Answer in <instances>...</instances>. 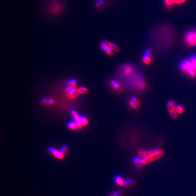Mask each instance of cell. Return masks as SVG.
Here are the masks:
<instances>
[{
  "mask_svg": "<svg viewBox=\"0 0 196 196\" xmlns=\"http://www.w3.org/2000/svg\"><path fill=\"white\" fill-rule=\"evenodd\" d=\"M48 4V12L52 16L58 15L62 13L65 7V4L62 0H51Z\"/></svg>",
  "mask_w": 196,
  "mask_h": 196,
  "instance_id": "obj_1",
  "label": "cell"
},
{
  "mask_svg": "<svg viewBox=\"0 0 196 196\" xmlns=\"http://www.w3.org/2000/svg\"><path fill=\"white\" fill-rule=\"evenodd\" d=\"M181 69L182 71L188 74V75L192 78H194L196 76V70L190 61L185 60L182 62Z\"/></svg>",
  "mask_w": 196,
  "mask_h": 196,
  "instance_id": "obj_2",
  "label": "cell"
},
{
  "mask_svg": "<svg viewBox=\"0 0 196 196\" xmlns=\"http://www.w3.org/2000/svg\"><path fill=\"white\" fill-rule=\"evenodd\" d=\"M186 43L191 46H196V30H190L186 34Z\"/></svg>",
  "mask_w": 196,
  "mask_h": 196,
  "instance_id": "obj_3",
  "label": "cell"
},
{
  "mask_svg": "<svg viewBox=\"0 0 196 196\" xmlns=\"http://www.w3.org/2000/svg\"><path fill=\"white\" fill-rule=\"evenodd\" d=\"M48 150L52 156L58 160H62L65 158V154L61 150H56L53 148H49Z\"/></svg>",
  "mask_w": 196,
  "mask_h": 196,
  "instance_id": "obj_4",
  "label": "cell"
},
{
  "mask_svg": "<svg viewBox=\"0 0 196 196\" xmlns=\"http://www.w3.org/2000/svg\"><path fill=\"white\" fill-rule=\"evenodd\" d=\"M74 118L76 120V124L78 126V128L81 129L83 126H86L88 124V120L87 118L85 117L79 116L77 115L74 116Z\"/></svg>",
  "mask_w": 196,
  "mask_h": 196,
  "instance_id": "obj_5",
  "label": "cell"
},
{
  "mask_svg": "<svg viewBox=\"0 0 196 196\" xmlns=\"http://www.w3.org/2000/svg\"><path fill=\"white\" fill-rule=\"evenodd\" d=\"M66 91L68 97L70 99H73L75 98L80 94L77 89L73 88L71 86H70L67 88Z\"/></svg>",
  "mask_w": 196,
  "mask_h": 196,
  "instance_id": "obj_6",
  "label": "cell"
},
{
  "mask_svg": "<svg viewBox=\"0 0 196 196\" xmlns=\"http://www.w3.org/2000/svg\"><path fill=\"white\" fill-rule=\"evenodd\" d=\"M100 47L101 50L105 51L108 55H110V56H113L114 55L112 50L109 47V46L107 45L106 41H103L100 45Z\"/></svg>",
  "mask_w": 196,
  "mask_h": 196,
  "instance_id": "obj_7",
  "label": "cell"
},
{
  "mask_svg": "<svg viewBox=\"0 0 196 196\" xmlns=\"http://www.w3.org/2000/svg\"><path fill=\"white\" fill-rule=\"evenodd\" d=\"M114 182L116 185L121 187H125L126 185V180L124 179L123 177L120 175H117L114 178Z\"/></svg>",
  "mask_w": 196,
  "mask_h": 196,
  "instance_id": "obj_8",
  "label": "cell"
},
{
  "mask_svg": "<svg viewBox=\"0 0 196 196\" xmlns=\"http://www.w3.org/2000/svg\"><path fill=\"white\" fill-rule=\"evenodd\" d=\"M140 102L139 99L135 97H133L131 98V100L130 102V106L133 109H138V106L140 105Z\"/></svg>",
  "mask_w": 196,
  "mask_h": 196,
  "instance_id": "obj_9",
  "label": "cell"
},
{
  "mask_svg": "<svg viewBox=\"0 0 196 196\" xmlns=\"http://www.w3.org/2000/svg\"><path fill=\"white\" fill-rule=\"evenodd\" d=\"M110 85L112 86L113 88L114 89L118 91H122L123 90V89L121 87V86H120L119 84L116 81H111L110 82Z\"/></svg>",
  "mask_w": 196,
  "mask_h": 196,
  "instance_id": "obj_10",
  "label": "cell"
},
{
  "mask_svg": "<svg viewBox=\"0 0 196 196\" xmlns=\"http://www.w3.org/2000/svg\"><path fill=\"white\" fill-rule=\"evenodd\" d=\"M106 43L107 45L109 46V47L113 50V51H115V52H119L120 50V49L118 47V46H117L116 45L110 42H108L106 41Z\"/></svg>",
  "mask_w": 196,
  "mask_h": 196,
  "instance_id": "obj_11",
  "label": "cell"
},
{
  "mask_svg": "<svg viewBox=\"0 0 196 196\" xmlns=\"http://www.w3.org/2000/svg\"><path fill=\"white\" fill-rule=\"evenodd\" d=\"M143 61L145 64L149 65L151 62V57L145 54L143 57Z\"/></svg>",
  "mask_w": 196,
  "mask_h": 196,
  "instance_id": "obj_12",
  "label": "cell"
},
{
  "mask_svg": "<svg viewBox=\"0 0 196 196\" xmlns=\"http://www.w3.org/2000/svg\"><path fill=\"white\" fill-rule=\"evenodd\" d=\"M190 61L193 65V66L194 68L196 70V56L194 54H193L191 56L190 58Z\"/></svg>",
  "mask_w": 196,
  "mask_h": 196,
  "instance_id": "obj_13",
  "label": "cell"
},
{
  "mask_svg": "<svg viewBox=\"0 0 196 196\" xmlns=\"http://www.w3.org/2000/svg\"><path fill=\"white\" fill-rule=\"evenodd\" d=\"M175 111L176 112L180 114L183 113V112H184V109L182 108V107L177 106L175 107Z\"/></svg>",
  "mask_w": 196,
  "mask_h": 196,
  "instance_id": "obj_14",
  "label": "cell"
},
{
  "mask_svg": "<svg viewBox=\"0 0 196 196\" xmlns=\"http://www.w3.org/2000/svg\"><path fill=\"white\" fill-rule=\"evenodd\" d=\"M164 1L165 4L169 7H171L173 4L175 3V0H164Z\"/></svg>",
  "mask_w": 196,
  "mask_h": 196,
  "instance_id": "obj_15",
  "label": "cell"
},
{
  "mask_svg": "<svg viewBox=\"0 0 196 196\" xmlns=\"http://www.w3.org/2000/svg\"><path fill=\"white\" fill-rule=\"evenodd\" d=\"M77 89H78V92L80 94H85L87 93L88 90L86 88L81 87Z\"/></svg>",
  "mask_w": 196,
  "mask_h": 196,
  "instance_id": "obj_16",
  "label": "cell"
},
{
  "mask_svg": "<svg viewBox=\"0 0 196 196\" xmlns=\"http://www.w3.org/2000/svg\"><path fill=\"white\" fill-rule=\"evenodd\" d=\"M68 127L70 129L73 130H76L78 128V126H77V124L72 122H70L69 123Z\"/></svg>",
  "mask_w": 196,
  "mask_h": 196,
  "instance_id": "obj_17",
  "label": "cell"
},
{
  "mask_svg": "<svg viewBox=\"0 0 196 196\" xmlns=\"http://www.w3.org/2000/svg\"><path fill=\"white\" fill-rule=\"evenodd\" d=\"M170 116L171 117L174 119H177L178 118V116L177 113L175 111H172L170 112Z\"/></svg>",
  "mask_w": 196,
  "mask_h": 196,
  "instance_id": "obj_18",
  "label": "cell"
},
{
  "mask_svg": "<svg viewBox=\"0 0 196 196\" xmlns=\"http://www.w3.org/2000/svg\"><path fill=\"white\" fill-rule=\"evenodd\" d=\"M61 150L63 152V154H65V155L67 154L69 151V149L67 146H64L61 149Z\"/></svg>",
  "mask_w": 196,
  "mask_h": 196,
  "instance_id": "obj_19",
  "label": "cell"
},
{
  "mask_svg": "<svg viewBox=\"0 0 196 196\" xmlns=\"http://www.w3.org/2000/svg\"><path fill=\"white\" fill-rule=\"evenodd\" d=\"M109 196H124L119 192H114L112 193Z\"/></svg>",
  "mask_w": 196,
  "mask_h": 196,
  "instance_id": "obj_20",
  "label": "cell"
},
{
  "mask_svg": "<svg viewBox=\"0 0 196 196\" xmlns=\"http://www.w3.org/2000/svg\"><path fill=\"white\" fill-rule=\"evenodd\" d=\"M70 84L71 85V86L73 88H75L76 86V82L74 80H72L70 82Z\"/></svg>",
  "mask_w": 196,
  "mask_h": 196,
  "instance_id": "obj_21",
  "label": "cell"
},
{
  "mask_svg": "<svg viewBox=\"0 0 196 196\" xmlns=\"http://www.w3.org/2000/svg\"><path fill=\"white\" fill-rule=\"evenodd\" d=\"M175 3L177 4H181L185 2L186 0H175Z\"/></svg>",
  "mask_w": 196,
  "mask_h": 196,
  "instance_id": "obj_22",
  "label": "cell"
}]
</instances>
